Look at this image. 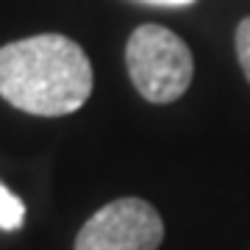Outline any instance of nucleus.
Segmentation results:
<instances>
[{
	"label": "nucleus",
	"instance_id": "obj_2",
	"mask_svg": "<svg viewBox=\"0 0 250 250\" xmlns=\"http://www.w3.org/2000/svg\"><path fill=\"white\" fill-rule=\"evenodd\" d=\"M125 67L136 92L156 106L175 103L189 89L195 75L189 45L170 28L156 22H145L128 36Z\"/></svg>",
	"mask_w": 250,
	"mask_h": 250
},
{
	"label": "nucleus",
	"instance_id": "obj_6",
	"mask_svg": "<svg viewBox=\"0 0 250 250\" xmlns=\"http://www.w3.org/2000/svg\"><path fill=\"white\" fill-rule=\"evenodd\" d=\"M139 3H147V6H164V9H181V6H192L197 0H139Z\"/></svg>",
	"mask_w": 250,
	"mask_h": 250
},
{
	"label": "nucleus",
	"instance_id": "obj_3",
	"mask_svg": "<svg viewBox=\"0 0 250 250\" xmlns=\"http://www.w3.org/2000/svg\"><path fill=\"white\" fill-rule=\"evenodd\" d=\"M164 239L159 211L142 197H120L83 223L75 250H156Z\"/></svg>",
	"mask_w": 250,
	"mask_h": 250
},
{
	"label": "nucleus",
	"instance_id": "obj_4",
	"mask_svg": "<svg viewBox=\"0 0 250 250\" xmlns=\"http://www.w3.org/2000/svg\"><path fill=\"white\" fill-rule=\"evenodd\" d=\"M25 223V203L0 184V231H20Z\"/></svg>",
	"mask_w": 250,
	"mask_h": 250
},
{
	"label": "nucleus",
	"instance_id": "obj_1",
	"mask_svg": "<svg viewBox=\"0 0 250 250\" xmlns=\"http://www.w3.org/2000/svg\"><path fill=\"white\" fill-rule=\"evenodd\" d=\"M92 95V64L62 34H39L0 47V98L36 117L78 111Z\"/></svg>",
	"mask_w": 250,
	"mask_h": 250
},
{
	"label": "nucleus",
	"instance_id": "obj_5",
	"mask_svg": "<svg viewBox=\"0 0 250 250\" xmlns=\"http://www.w3.org/2000/svg\"><path fill=\"white\" fill-rule=\"evenodd\" d=\"M233 45H236V59H239V67L245 72V78L250 83V17H245L236 25V36H233Z\"/></svg>",
	"mask_w": 250,
	"mask_h": 250
}]
</instances>
